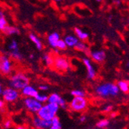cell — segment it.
<instances>
[{"instance_id": "cell-17", "label": "cell", "mask_w": 129, "mask_h": 129, "mask_svg": "<svg viewBox=\"0 0 129 129\" xmlns=\"http://www.w3.org/2000/svg\"><path fill=\"white\" fill-rule=\"evenodd\" d=\"M29 37V39L32 40V42L34 43L35 46H37V48L39 50H43V43L40 41V40L37 37V36H36V35L33 33H30Z\"/></svg>"}, {"instance_id": "cell-28", "label": "cell", "mask_w": 129, "mask_h": 129, "mask_svg": "<svg viewBox=\"0 0 129 129\" xmlns=\"http://www.w3.org/2000/svg\"><path fill=\"white\" fill-rule=\"evenodd\" d=\"M17 49H19L18 43L15 40H13L11 41L10 44L9 45V51H11V50H17Z\"/></svg>"}, {"instance_id": "cell-32", "label": "cell", "mask_w": 129, "mask_h": 129, "mask_svg": "<svg viewBox=\"0 0 129 129\" xmlns=\"http://www.w3.org/2000/svg\"><path fill=\"white\" fill-rule=\"evenodd\" d=\"M38 89L42 91V92H44V91H47L49 90V86L46 85V84H40L38 86Z\"/></svg>"}, {"instance_id": "cell-11", "label": "cell", "mask_w": 129, "mask_h": 129, "mask_svg": "<svg viewBox=\"0 0 129 129\" xmlns=\"http://www.w3.org/2000/svg\"><path fill=\"white\" fill-rule=\"evenodd\" d=\"M20 91V94L24 98H36L39 93V91L36 87L29 84L22 88Z\"/></svg>"}, {"instance_id": "cell-15", "label": "cell", "mask_w": 129, "mask_h": 129, "mask_svg": "<svg viewBox=\"0 0 129 129\" xmlns=\"http://www.w3.org/2000/svg\"><path fill=\"white\" fill-rule=\"evenodd\" d=\"M64 42L67 44V46L69 47H74V46L77 45V43L79 42V40L77 37H76L75 36H73V35H68L64 38Z\"/></svg>"}, {"instance_id": "cell-37", "label": "cell", "mask_w": 129, "mask_h": 129, "mask_svg": "<svg viewBox=\"0 0 129 129\" xmlns=\"http://www.w3.org/2000/svg\"><path fill=\"white\" fill-rule=\"evenodd\" d=\"M3 88L2 85H1V84H0V96H1V94H2V92H3Z\"/></svg>"}, {"instance_id": "cell-40", "label": "cell", "mask_w": 129, "mask_h": 129, "mask_svg": "<svg viewBox=\"0 0 129 129\" xmlns=\"http://www.w3.org/2000/svg\"><path fill=\"white\" fill-rule=\"evenodd\" d=\"M127 67H129V62H128V63H127Z\"/></svg>"}, {"instance_id": "cell-2", "label": "cell", "mask_w": 129, "mask_h": 129, "mask_svg": "<svg viewBox=\"0 0 129 129\" xmlns=\"http://www.w3.org/2000/svg\"><path fill=\"white\" fill-rule=\"evenodd\" d=\"M59 110L60 107L58 105L46 102L42 105L40 111L37 113V115L43 119L51 121L56 116Z\"/></svg>"}, {"instance_id": "cell-7", "label": "cell", "mask_w": 129, "mask_h": 129, "mask_svg": "<svg viewBox=\"0 0 129 129\" xmlns=\"http://www.w3.org/2000/svg\"><path fill=\"white\" fill-rule=\"evenodd\" d=\"M13 71V63L8 56H0V73L3 75L8 76Z\"/></svg>"}, {"instance_id": "cell-19", "label": "cell", "mask_w": 129, "mask_h": 129, "mask_svg": "<svg viewBox=\"0 0 129 129\" xmlns=\"http://www.w3.org/2000/svg\"><path fill=\"white\" fill-rule=\"evenodd\" d=\"M74 31H75V33L77 35V37L78 38V40H80L81 41L87 40L89 35L87 33H84L83 30H81L80 29H79L77 27H76L74 29Z\"/></svg>"}, {"instance_id": "cell-31", "label": "cell", "mask_w": 129, "mask_h": 129, "mask_svg": "<svg viewBox=\"0 0 129 129\" xmlns=\"http://www.w3.org/2000/svg\"><path fill=\"white\" fill-rule=\"evenodd\" d=\"M6 103L2 98H0V111H4L6 110Z\"/></svg>"}, {"instance_id": "cell-3", "label": "cell", "mask_w": 129, "mask_h": 129, "mask_svg": "<svg viewBox=\"0 0 129 129\" xmlns=\"http://www.w3.org/2000/svg\"><path fill=\"white\" fill-rule=\"evenodd\" d=\"M8 84L9 87L19 91L26 86L29 84V79L24 74L17 73L9 78Z\"/></svg>"}, {"instance_id": "cell-25", "label": "cell", "mask_w": 129, "mask_h": 129, "mask_svg": "<svg viewBox=\"0 0 129 129\" xmlns=\"http://www.w3.org/2000/svg\"><path fill=\"white\" fill-rule=\"evenodd\" d=\"M74 48H75L77 50H78V51L84 52V51H86V50H87V46L84 43L82 42V41H79V42L77 43V45L74 46Z\"/></svg>"}, {"instance_id": "cell-41", "label": "cell", "mask_w": 129, "mask_h": 129, "mask_svg": "<svg viewBox=\"0 0 129 129\" xmlns=\"http://www.w3.org/2000/svg\"><path fill=\"white\" fill-rule=\"evenodd\" d=\"M96 1H97V2H101V0H96Z\"/></svg>"}, {"instance_id": "cell-33", "label": "cell", "mask_w": 129, "mask_h": 129, "mask_svg": "<svg viewBox=\"0 0 129 129\" xmlns=\"http://www.w3.org/2000/svg\"><path fill=\"white\" fill-rule=\"evenodd\" d=\"M112 110H113V106L111 104H108V105H106V106H104V108L103 109V111L104 112H110Z\"/></svg>"}, {"instance_id": "cell-35", "label": "cell", "mask_w": 129, "mask_h": 129, "mask_svg": "<svg viewBox=\"0 0 129 129\" xmlns=\"http://www.w3.org/2000/svg\"><path fill=\"white\" fill-rule=\"evenodd\" d=\"M15 129H27L25 126H22V125H19L17 126Z\"/></svg>"}, {"instance_id": "cell-39", "label": "cell", "mask_w": 129, "mask_h": 129, "mask_svg": "<svg viewBox=\"0 0 129 129\" xmlns=\"http://www.w3.org/2000/svg\"><path fill=\"white\" fill-rule=\"evenodd\" d=\"M54 1H56V2H60V1H62V0H54Z\"/></svg>"}, {"instance_id": "cell-9", "label": "cell", "mask_w": 129, "mask_h": 129, "mask_svg": "<svg viewBox=\"0 0 129 129\" xmlns=\"http://www.w3.org/2000/svg\"><path fill=\"white\" fill-rule=\"evenodd\" d=\"M51 123V121L43 119L37 115L34 116L32 119V125L35 129H49Z\"/></svg>"}, {"instance_id": "cell-5", "label": "cell", "mask_w": 129, "mask_h": 129, "mask_svg": "<svg viewBox=\"0 0 129 129\" xmlns=\"http://www.w3.org/2000/svg\"><path fill=\"white\" fill-rule=\"evenodd\" d=\"M1 96L6 103L13 104L19 99L20 93L19 90H17L16 89H13L10 87H8L3 90Z\"/></svg>"}, {"instance_id": "cell-12", "label": "cell", "mask_w": 129, "mask_h": 129, "mask_svg": "<svg viewBox=\"0 0 129 129\" xmlns=\"http://www.w3.org/2000/svg\"><path fill=\"white\" fill-rule=\"evenodd\" d=\"M83 63L86 67L87 75V77L89 80H93L96 77V70L88 58H83Z\"/></svg>"}, {"instance_id": "cell-6", "label": "cell", "mask_w": 129, "mask_h": 129, "mask_svg": "<svg viewBox=\"0 0 129 129\" xmlns=\"http://www.w3.org/2000/svg\"><path fill=\"white\" fill-rule=\"evenodd\" d=\"M22 102L25 108L32 114H37L43 105L35 98H24Z\"/></svg>"}, {"instance_id": "cell-29", "label": "cell", "mask_w": 129, "mask_h": 129, "mask_svg": "<svg viewBox=\"0 0 129 129\" xmlns=\"http://www.w3.org/2000/svg\"><path fill=\"white\" fill-rule=\"evenodd\" d=\"M8 25L7 20L6 19V17H2L0 18V30H3L6 26Z\"/></svg>"}, {"instance_id": "cell-14", "label": "cell", "mask_w": 129, "mask_h": 129, "mask_svg": "<svg viewBox=\"0 0 129 129\" xmlns=\"http://www.w3.org/2000/svg\"><path fill=\"white\" fill-rule=\"evenodd\" d=\"M60 34L54 32L53 33H51L50 35L48 36V43L50 44V46L53 48H56V43L57 41L60 40Z\"/></svg>"}, {"instance_id": "cell-21", "label": "cell", "mask_w": 129, "mask_h": 129, "mask_svg": "<svg viewBox=\"0 0 129 129\" xmlns=\"http://www.w3.org/2000/svg\"><path fill=\"white\" fill-rule=\"evenodd\" d=\"M9 54L10 56H12L13 58H14L16 60H23V55L22 54V53L19 50V49L17 50H11L9 52Z\"/></svg>"}, {"instance_id": "cell-20", "label": "cell", "mask_w": 129, "mask_h": 129, "mask_svg": "<svg viewBox=\"0 0 129 129\" xmlns=\"http://www.w3.org/2000/svg\"><path fill=\"white\" fill-rule=\"evenodd\" d=\"M51 126L49 129H62V124L60 118L57 116H56L54 118L51 120Z\"/></svg>"}, {"instance_id": "cell-18", "label": "cell", "mask_w": 129, "mask_h": 129, "mask_svg": "<svg viewBox=\"0 0 129 129\" xmlns=\"http://www.w3.org/2000/svg\"><path fill=\"white\" fill-rule=\"evenodd\" d=\"M118 88H119V90L122 91L123 93H127L129 92V84L127 83V81L125 80H119L118 82Z\"/></svg>"}, {"instance_id": "cell-23", "label": "cell", "mask_w": 129, "mask_h": 129, "mask_svg": "<svg viewBox=\"0 0 129 129\" xmlns=\"http://www.w3.org/2000/svg\"><path fill=\"white\" fill-rule=\"evenodd\" d=\"M109 124H110V121L108 119H101L97 122L96 126L98 128H105V127H108Z\"/></svg>"}, {"instance_id": "cell-36", "label": "cell", "mask_w": 129, "mask_h": 129, "mask_svg": "<svg viewBox=\"0 0 129 129\" xmlns=\"http://www.w3.org/2000/svg\"><path fill=\"white\" fill-rule=\"evenodd\" d=\"M4 16H5V15H4V13H3V12L0 10V18L4 17Z\"/></svg>"}, {"instance_id": "cell-4", "label": "cell", "mask_w": 129, "mask_h": 129, "mask_svg": "<svg viewBox=\"0 0 129 129\" xmlns=\"http://www.w3.org/2000/svg\"><path fill=\"white\" fill-rule=\"evenodd\" d=\"M88 106V101L85 97H73L68 104L69 108L74 112H83Z\"/></svg>"}, {"instance_id": "cell-26", "label": "cell", "mask_w": 129, "mask_h": 129, "mask_svg": "<svg viewBox=\"0 0 129 129\" xmlns=\"http://www.w3.org/2000/svg\"><path fill=\"white\" fill-rule=\"evenodd\" d=\"M70 94H71L73 97H85L86 93L83 90L76 89V90H73L71 92H70Z\"/></svg>"}, {"instance_id": "cell-42", "label": "cell", "mask_w": 129, "mask_h": 129, "mask_svg": "<svg viewBox=\"0 0 129 129\" xmlns=\"http://www.w3.org/2000/svg\"><path fill=\"white\" fill-rule=\"evenodd\" d=\"M128 22H129V19H128Z\"/></svg>"}, {"instance_id": "cell-16", "label": "cell", "mask_w": 129, "mask_h": 129, "mask_svg": "<svg viewBox=\"0 0 129 129\" xmlns=\"http://www.w3.org/2000/svg\"><path fill=\"white\" fill-rule=\"evenodd\" d=\"M3 33L8 36H12V35H17L19 34V29L16 26H6L3 30Z\"/></svg>"}, {"instance_id": "cell-34", "label": "cell", "mask_w": 129, "mask_h": 129, "mask_svg": "<svg viewBox=\"0 0 129 129\" xmlns=\"http://www.w3.org/2000/svg\"><path fill=\"white\" fill-rule=\"evenodd\" d=\"M86 121H87V117L85 115H81L80 117V121L81 123H84L86 122Z\"/></svg>"}, {"instance_id": "cell-24", "label": "cell", "mask_w": 129, "mask_h": 129, "mask_svg": "<svg viewBox=\"0 0 129 129\" xmlns=\"http://www.w3.org/2000/svg\"><path fill=\"white\" fill-rule=\"evenodd\" d=\"M35 98H36L39 102H40L42 104H43L47 102V101H48V95L45 94V93H39L37 95V97Z\"/></svg>"}, {"instance_id": "cell-38", "label": "cell", "mask_w": 129, "mask_h": 129, "mask_svg": "<svg viewBox=\"0 0 129 129\" xmlns=\"http://www.w3.org/2000/svg\"><path fill=\"white\" fill-rule=\"evenodd\" d=\"M33 58H34V56H33V54L29 55V59H33Z\"/></svg>"}, {"instance_id": "cell-13", "label": "cell", "mask_w": 129, "mask_h": 129, "mask_svg": "<svg viewBox=\"0 0 129 129\" xmlns=\"http://www.w3.org/2000/svg\"><path fill=\"white\" fill-rule=\"evenodd\" d=\"M90 56L92 60L98 63L103 62L105 58H106V54H105L104 51L103 50H97V51H92L90 53Z\"/></svg>"}, {"instance_id": "cell-1", "label": "cell", "mask_w": 129, "mask_h": 129, "mask_svg": "<svg viewBox=\"0 0 129 129\" xmlns=\"http://www.w3.org/2000/svg\"><path fill=\"white\" fill-rule=\"evenodd\" d=\"M95 93L100 98L106 99L115 98L119 94V88L118 85L114 83H103L98 85L94 89Z\"/></svg>"}, {"instance_id": "cell-27", "label": "cell", "mask_w": 129, "mask_h": 129, "mask_svg": "<svg viewBox=\"0 0 129 129\" xmlns=\"http://www.w3.org/2000/svg\"><path fill=\"white\" fill-rule=\"evenodd\" d=\"M67 46L63 40H60V39L59 40L57 41V43H56V48H58L60 50H65L67 49Z\"/></svg>"}, {"instance_id": "cell-10", "label": "cell", "mask_w": 129, "mask_h": 129, "mask_svg": "<svg viewBox=\"0 0 129 129\" xmlns=\"http://www.w3.org/2000/svg\"><path fill=\"white\" fill-rule=\"evenodd\" d=\"M53 66L59 71H66L70 68V63L67 59L63 56H57L53 60Z\"/></svg>"}, {"instance_id": "cell-8", "label": "cell", "mask_w": 129, "mask_h": 129, "mask_svg": "<svg viewBox=\"0 0 129 129\" xmlns=\"http://www.w3.org/2000/svg\"><path fill=\"white\" fill-rule=\"evenodd\" d=\"M48 103L55 104L60 107V108L66 109L68 107V104L67 101L57 93H52L50 95H48Z\"/></svg>"}, {"instance_id": "cell-30", "label": "cell", "mask_w": 129, "mask_h": 129, "mask_svg": "<svg viewBox=\"0 0 129 129\" xmlns=\"http://www.w3.org/2000/svg\"><path fill=\"white\" fill-rule=\"evenodd\" d=\"M12 126H13V122H12V121L9 119L6 120L3 123V127L6 129H9L10 127H12Z\"/></svg>"}, {"instance_id": "cell-22", "label": "cell", "mask_w": 129, "mask_h": 129, "mask_svg": "<svg viewBox=\"0 0 129 129\" xmlns=\"http://www.w3.org/2000/svg\"><path fill=\"white\" fill-rule=\"evenodd\" d=\"M43 60L44 62V63L47 66V67H51L53 64V60L54 59L51 56V55L48 54V53H46L43 55Z\"/></svg>"}]
</instances>
